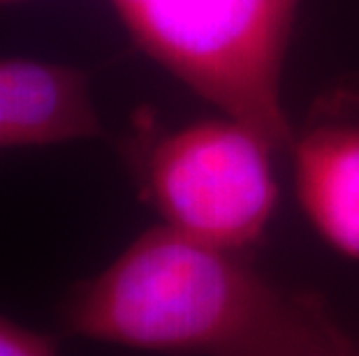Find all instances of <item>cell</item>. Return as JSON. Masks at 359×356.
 <instances>
[{
	"mask_svg": "<svg viewBox=\"0 0 359 356\" xmlns=\"http://www.w3.org/2000/svg\"><path fill=\"white\" fill-rule=\"evenodd\" d=\"M77 338L177 356H348L353 340L316 294L264 276L243 252L167 225L137 236L60 306Z\"/></svg>",
	"mask_w": 359,
	"mask_h": 356,
	"instance_id": "obj_1",
	"label": "cell"
},
{
	"mask_svg": "<svg viewBox=\"0 0 359 356\" xmlns=\"http://www.w3.org/2000/svg\"><path fill=\"white\" fill-rule=\"evenodd\" d=\"M137 44L276 150L292 146L283 65L302 0H111Z\"/></svg>",
	"mask_w": 359,
	"mask_h": 356,
	"instance_id": "obj_2",
	"label": "cell"
},
{
	"mask_svg": "<svg viewBox=\"0 0 359 356\" xmlns=\"http://www.w3.org/2000/svg\"><path fill=\"white\" fill-rule=\"evenodd\" d=\"M273 150L232 116L190 123L149 146L144 192L163 225L243 252L262 238L278 204Z\"/></svg>",
	"mask_w": 359,
	"mask_h": 356,
	"instance_id": "obj_3",
	"label": "cell"
},
{
	"mask_svg": "<svg viewBox=\"0 0 359 356\" xmlns=\"http://www.w3.org/2000/svg\"><path fill=\"white\" fill-rule=\"evenodd\" d=\"M100 134L88 77L42 60L0 58V150Z\"/></svg>",
	"mask_w": 359,
	"mask_h": 356,
	"instance_id": "obj_4",
	"label": "cell"
},
{
	"mask_svg": "<svg viewBox=\"0 0 359 356\" xmlns=\"http://www.w3.org/2000/svg\"><path fill=\"white\" fill-rule=\"evenodd\" d=\"M290 153L302 213L327 245L359 262V123H320L294 134Z\"/></svg>",
	"mask_w": 359,
	"mask_h": 356,
	"instance_id": "obj_5",
	"label": "cell"
},
{
	"mask_svg": "<svg viewBox=\"0 0 359 356\" xmlns=\"http://www.w3.org/2000/svg\"><path fill=\"white\" fill-rule=\"evenodd\" d=\"M0 356H58L51 338L0 315Z\"/></svg>",
	"mask_w": 359,
	"mask_h": 356,
	"instance_id": "obj_6",
	"label": "cell"
},
{
	"mask_svg": "<svg viewBox=\"0 0 359 356\" xmlns=\"http://www.w3.org/2000/svg\"><path fill=\"white\" fill-rule=\"evenodd\" d=\"M348 356H359V352H357V350H355V352H350V354H348Z\"/></svg>",
	"mask_w": 359,
	"mask_h": 356,
	"instance_id": "obj_7",
	"label": "cell"
},
{
	"mask_svg": "<svg viewBox=\"0 0 359 356\" xmlns=\"http://www.w3.org/2000/svg\"><path fill=\"white\" fill-rule=\"evenodd\" d=\"M0 3H7V0H0Z\"/></svg>",
	"mask_w": 359,
	"mask_h": 356,
	"instance_id": "obj_8",
	"label": "cell"
}]
</instances>
